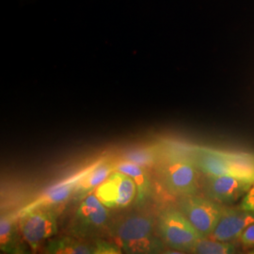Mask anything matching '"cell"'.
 Returning <instances> with one entry per match:
<instances>
[{
    "label": "cell",
    "instance_id": "6da1fadb",
    "mask_svg": "<svg viewBox=\"0 0 254 254\" xmlns=\"http://www.w3.org/2000/svg\"><path fill=\"white\" fill-rule=\"evenodd\" d=\"M109 234L126 254H158L162 241L154 235V222L146 214H130L111 224Z\"/></svg>",
    "mask_w": 254,
    "mask_h": 254
},
{
    "label": "cell",
    "instance_id": "7a4b0ae2",
    "mask_svg": "<svg viewBox=\"0 0 254 254\" xmlns=\"http://www.w3.org/2000/svg\"><path fill=\"white\" fill-rule=\"evenodd\" d=\"M190 156L205 176L229 175L254 182V154L195 148Z\"/></svg>",
    "mask_w": 254,
    "mask_h": 254
},
{
    "label": "cell",
    "instance_id": "3957f363",
    "mask_svg": "<svg viewBox=\"0 0 254 254\" xmlns=\"http://www.w3.org/2000/svg\"><path fill=\"white\" fill-rule=\"evenodd\" d=\"M198 169L190 155L173 154L160 161L158 173L164 188L177 197L197 194Z\"/></svg>",
    "mask_w": 254,
    "mask_h": 254
},
{
    "label": "cell",
    "instance_id": "277c9868",
    "mask_svg": "<svg viewBox=\"0 0 254 254\" xmlns=\"http://www.w3.org/2000/svg\"><path fill=\"white\" fill-rule=\"evenodd\" d=\"M157 229L164 243L180 254L190 253L202 237L179 208L174 207H168L160 212Z\"/></svg>",
    "mask_w": 254,
    "mask_h": 254
},
{
    "label": "cell",
    "instance_id": "5b68a950",
    "mask_svg": "<svg viewBox=\"0 0 254 254\" xmlns=\"http://www.w3.org/2000/svg\"><path fill=\"white\" fill-rule=\"evenodd\" d=\"M178 208L202 237H209L215 230L225 205L197 194L180 197Z\"/></svg>",
    "mask_w": 254,
    "mask_h": 254
},
{
    "label": "cell",
    "instance_id": "8992f818",
    "mask_svg": "<svg viewBox=\"0 0 254 254\" xmlns=\"http://www.w3.org/2000/svg\"><path fill=\"white\" fill-rule=\"evenodd\" d=\"M18 217L21 236L33 252L58 233L57 215L52 208L31 209Z\"/></svg>",
    "mask_w": 254,
    "mask_h": 254
},
{
    "label": "cell",
    "instance_id": "52a82bcc",
    "mask_svg": "<svg viewBox=\"0 0 254 254\" xmlns=\"http://www.w3.org/2000/svg\"><path fill=\"white\" fill-rule=\"evenodd\" d=\"M94 194L108 208H125L136 198V185L126 173L114 171Z\"/></svg>",
    "mask_w": 254,
    "mask_h": 254
},
{
    "label": "cell",
    "instance_id": "ba28073f",
    "mask_svg": "<svg viewBox=\"0 0 254 254\" xmlns=\"http://www.w3.org/2000/svg\"><path fill=\"white\" fill-rule=\"evenodd\" d=\"M109 219V211L94 193L82 199L75 211L73 231L75 236H89L105 227Z\"/></svg>",
    "mask_w": 254,
    "mask_h": 254
},
{
    "label": "cell",
    "instance_id": "9c48e42d",
    "mask_svg": "<svg viewBox=\"0 0 254 254\" xmlns=\"http://www.w3.org/2000/svg\"><path fill=\"white\" fill-rule=\"evenodd\" d=\"M253 184V181L229 175L206 176L204 190L208 198L225 205L243 198Z\"/></svg>",
    "mask_w": 254,
    "mask_h": 254
},
{
    "label": "cell",
    "instance_id": "30bf717a",
    "mask_svg": "<svg viewBox=\"0 0 254 254\" xmlns=\"http://www.w3.org/2000/svg\"><path fill=\"white\" fill-rule=\"evenodd\" d=\"M254 222V212L225 206L215 230L209 237L224 242L239 239L243 231Z\"/></svg>",
    "mask_w": 254,
    "mask_h": 254
},
{
    "label": "cell",
    "instance_id": "8fae6325",
    "mask_svg": "<svg viewBox=\"0 0 254 254\" xmlns=\"http://www.w3.org/2000/svg\"><path fill=\"white\" fill-rule=\"evenodd\" d=\"M94 164L95 163L87 167L85 170L74 174L72 177L68 178L67 180L61 182L60 184L50 188L44 194H42V196L38 197L36 200L31 201L30 203L27 204V206L21 209L19 211L18 216L22 215L23 213H25L27 211L31 210V209L41 208V207L52 208V207H55L57 205H60V204L65 202L70 198V196L73 195L74 188H75L77 182L79 181L85 174H87L91 171V169L94 166Z\"/></svg>",
    "mask_w": 254,
    "mask_h": 254
},
{
    "label": "cell",
    "instance_id": "7c38bea8",
    "mask_svg": "<svg viewBox=\"0 0 254 254\" xmlns=\"http://www.w3.org/2000/svg\"><path fill=\"white\" fill-rule=\"evenodd\" d=\"M115 168L116 163L109 160L100 159L95 162L91 171L77 182L73 191V198L82 200L92 193V191L95 190L115 171Z\"/></svg>",
    "mask_w": 254,
    "mask_h": 254
},
{
    "label": "cell",
    "instance_id": "4fadbf2b",
    "mask_svg": "<svg viewBox=\"0 0 254 254\" xmlns=\"http://www.w3.org/2000/svg\"><path fill=\"white\" fill-rule=\"evenodd\" d=\"M115 171L127 174L135 183L136 188V203L145 202L152 193V183L145 167L136 165L127 160L116 163Z\"/></svg>",
    "mask_w": 254,
    "mask_h": 254
},
{
    "label": "cell",
    "instance_id": "5bb4252c",
    "mask_svg": "<svg viewBox=\"0 0 254 254\" xmlns=\"http://www.w3.org/2000/svg\"><path fill=\"white\" fill-rule=\"evenodd\" d=\"M49 254H94L93 245L72 237H63L49 241L45 250Z\"/></svg>",
    "mask_w": 254,
    "mask_h": 254
},
{
    "label": "cell",
    "instance_id": "9a60e30c",
    "mask_svg": "<svg viewBox=\"0 0 254 254\" xmlns=\"http://www.w3.org/2000/svg\"><path fill=\"white\" fill-rule=\"evenodd\" d=\"M16 218L12 215H5L0 220V250L2 253H19L17 241Z\"/></svg>",
    "mask_w": 254,
    "mask_h": 254
},
{
    "label": "cell",
    "instance_id": "2e32d148",
    "mask_svg": "<svg viewBox=\"0 0 254 254\" xmlns=\"http://www.w3.org/2000/svg\"><path fill=\"white\" fill-rule=\"evenodd\" d=\"M161 151L156 146H147L133 149L124 154L123 160L142 166L152 167L161 161Z\"/></svg>",
    "mask_w": 254,
    "mask_h": 254
},
{
    "label": "cell",
    "instance_id": "e0dca14e",
    "mask_svg": "<svg viewBox=\"0 0 254 254\" xmlns=\"http://www.w3.org/2000/svg\"><path fill=\"white\" fill-rule=\"evenodd\" d=\"M190 253L196 254H237V249L232 242L219 241L211 237H200Z\"/></svg>",
    "mask_w": 254,
    "mask_h": 254
},
{
    "label": "cell",
    "instance_id": "ac0fdd59",
    "mask_svg": "<svg viewBox=\"0 0 254 254\" xmlns=\"http://www.w3.org/2000/svg\"><path fill=\"white\" fill-rule=\"evenodd\" d=\"M94 254H123V250L117 243H112L106 240L97 239L93 244Z\"/></svg>",
    "mask_w": 254,
    "mask_h": 254
},
{
    "label": "cell",
    "instance_id": "d6986e66",
    "mask_svg": "<svg viewBox=\"0 0 254 254\" xmlns=\"http://www.w3.org/2000/svg\"><path fill=\"white\" fill-rule=\"evenodd\" d=\"M239 241L244 248H254V222L243 231Z\"/></svg>",
    "mask_w": 254,
    "mask_h": 254
},
{
    "label": "cell",
    "instance_id": "ffe728a7",
    "mask_svg": "<svg viewBox=\"0 0 254 254\" xmlns=\"http://www.w3.org/2000/svg\"><path fill=\"white\" fill-rule=\"evenodd\" d=\"M239 208L254 212V182L251 189L246 193L245 196L240 201Z\"/></svg>",
    "mask_w": 254,
    "mask_h": 254
}]
</instances>
